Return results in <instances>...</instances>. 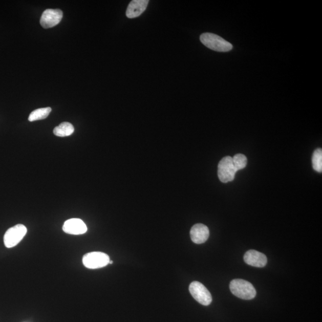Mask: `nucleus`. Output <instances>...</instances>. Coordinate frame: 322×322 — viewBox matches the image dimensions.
I'll return each mask as SVG.
<instances>
[{"label":"nucleus","mask_w":322,"mask_h":322,"mask_svg":"<svg viewBox=\"0 0 322 322\" xmlns=\"http://www.w3.org/2000/svg\"><path fill=\"white\" fill-rule=\"evenodd\" d=\"M190 233L191 241L197 244L205 243L209 237V229L203 224H195L191 227Z\"/></svg>","instance_id":"1a4fd4ad"},{"label":"nucleus","mask_w":322,"mask_h":322,"mask_svg":"<svg viewBox=\"0 0 322 322\" xmlns=\"http://www.w3.org/2000/svg\"><path fill=\"white\" fill-rule=\"evenodd\" d=\"M27 233V227L23 224H17L7 230L4 236V243L8 248L15 247Z\"/></svg>","instance_id":"20e7f679"},{"label":"nucleus","mask_w":322,"mask_h":322,"mask_svg":"<svg viewBox=\"0 0 322 322\" xmlns=\"http://www.w3.org/2000/svg\"><path fill=\"white\" fill-rule=\"evenodd\" d=\"M237 171L233 165L232 157L227 156L220 161L218 165V176L222 183L232 182Z\"/></svg>","instance_id":"39448f33"},{"label":"nucleus","mask_w":322,"mask_h":322,"mask_svg":"<svg viewBox=\"0 0 322 322\" xmlns=\"http://www.w3.org/2000/svg\"><path fill=\"white\" fill-rule=\"evenodd\" d=\"M65 233L70 234L79 235L86 233L88 227L84 222L79 219H71L66 221L63 226Z\"/></svg>","instance_id":"6e6552de"},{"label":"nucleus","mask_w":322,"mask_h":322,"mask_svg":"<svg viewBox=\"0 0 322 322\" xmlns=\"http://www.w3.org/2000/svg\"><path fill=\"white\" fill-rule=\"evenodd\" d=\"M200 40L202 44L209 49L219 52H227L233 49V46L229 42L214 34H202L200 36Z\"/></svg>","instance_id":"f257e3e1"},{"label":"nucleus","mask_w":322,"mask_h":322,"mask_svg":"<svg viewBox=\"0 0 322 322\" xmlns=\"http://www.w3.org/2000/svg\"><path fill=\"white\" fill-rule=\"evenodd\" d=\"M112 263H113V262L112 261H110V263H109V264H110V265H112Z\"/></svg>","instance_id":"dca6fc26"},{"label":"nucleus","mask_w":322,"mask_h":322,"mask_svg":"<svg viewBox=\"0 0 322 322\" xmlns=\"http://www.w3.org/2000/svg\"><path fill=\"white\" fill-rule=\"evenodd\" d=\"M74 127L70 122H64L54 128V135L58 137H67L72 135L74 132Z\"/></svg>","instance_id":"f8f14e48"},{"label":"nucleus","mask_w":322,"mask_h":322,"mask_svg":"<svg viewBox=\"0 0 322 322\" xmlns=\"http://www.w3.org/2000/svg\"><path fill=\"white\" fill-rule=\"evenodd\" d=\"M189 291L196 301L203 306H209L212 302L210 292L203 284L197 281L191 282Z\"/></svg>","instance_id":"423d86ee"},{"label":"nucleus","mask_w":322,"mask_h":322,"mask_svg":"<svg viewBox=\"0 0 322 322\" xmlns=\"http://www.w3.org/2000/svg\"><path fill=\"white\" fill-rule=\"evenodd\" d=\"M232 159L234 166L237 171L244 169L247 165V158L244 155L241 154L235 155Z\"/></svg>","instance_id":"2eb2a0df"},{"label":"nucleus","mask_w":322,"mask_h":322,"mask_svg":"<svg viewBox=\"0 0 322 322\" xmlns=\"http://www.w3.org/2000/svg\"><path fill=\"white\" fill-rule=\"evenodd\" d=\"M149 3L148 0H133L126 9V17L133 19L140 16L146 10Z\"/></svg>","instance_id":"9b49d317"},{"label":"nucleus","mask_w":322,"mask_h":322,"mask_svg":"<svg viewBox=\"0 0 322 322\" xmlns=\"http://www.w3.org/2000/svg\"><path fill=\"white\" fill-rule=\"evenodd\" d=\"M313 168L318 173L322 172V150L318 148L314 151L312 157Z\"/></svg>","instance_id":"4468645a"},{"label":"nucleus","mask_w":322,"mask_h":322,"mask_svg":"<svg viewBox=\"0 0 322 322\" xmlns=\"http://www.w3.org/2000/svg\"><path fill=\"white\" fill-rule=\"evenodd\" d=\"M63 17V12L60 9H47L42 13L40 19L41 26L50 28L56 26Z\"/></svg>","instance_id":"0eeeda50"},{"label":"nucleus","mask_w":322,"mask_h":322,"mask_svg":"<svg viewBox=\"0 0 322 322\" xmlns=\"http://www.w3.org/2000/svg\"><path fill=\"white\" fill-rule=\"evenodd\" d=\"M110 256L102 252H92L83 256L82 263L87 268L97 269L106 266L110 263Z\"/></svg>","instance_id":"7ed1b4c3"},{"label":"nucleus","mask_w":322,"mask_h":322,"mask_svg":"<svg viewBox=\"0 0 322 322\" xmlns=\"http://www.w3.org/2000/svg\"><path fill=\"white\" fill-rule=\"evenodd\" d=\"M244 261L247 265L255 267H265L267 265V256L255 250H249L245 253Z\"/></svg>","instance_id":"9d476101"},{"label":"nucleus","mask_w":322,"mask_h":322,"mask_svg":"<svg viewBox=\"0 0 322 322\" xmlns=\"http://www.w3.org/2000/svg\"><path fill=\"white\" fill-rule=\"evenodd\" d=\"M230 289L231 293L237 297L243 299L255 298L256 290L250 282L243 280H234L231 281Z\"/></svg>","instance_id":"f03ea898"},{"label":"nucleus","mask_w":322,"mask_h":322,"mask_svg":"<svg viewBox=\"0 0 322 322\" xmlns=\"http://www.w3.org/2000/svg\"><path fill=\"white\" fill-rule=\"evenodd\" d=\"M51 111L52 109L50 107L37 109V110L31 112L29 116L28 120L30 122H33L46 119L48 118Z\"/></svg>","instance_id":"ddd939ff"}]
</instances>
